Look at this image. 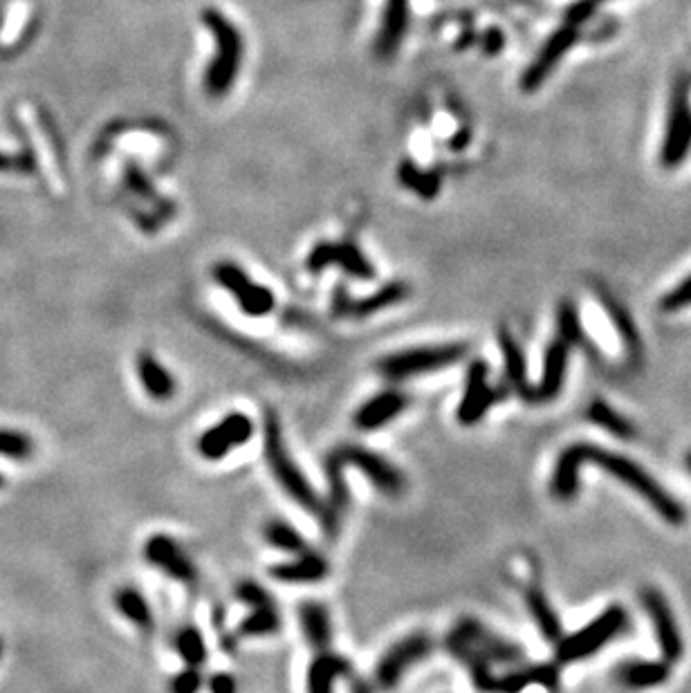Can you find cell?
<instances>
[{
    "mask_svg": "<svg viewBox=\"0 0 691 693\" xmlns=\"http://www.w3.org/2000/svg\"><path fill=\"white\" fill-rule=\"evenodd\" d=\"M173 646H175V651H178L180 658L193 669H198L207 662V646H205V640H202L198 628H193V626L180 628V631L175 633V637H173Z\"/></svg>",
    "mask_w": 691,
    "mask_h": 693,
    "instance_id": "836d02e7",
    "label": "cell"
},
{
    "mask_svg": "<svg viewBox=\"0 0 691 693\" xmlns=\"http://www.w3.org/2000/svg\"><path fill=\"white\" fill-rule=\"evenodd\" d=\"M640 602H642L644 613L649 615L653 624V633H656L662 660L669 664H676L680 658H683L685 642H683V635H680L678 622L667 602V597L656 588H644L640 593Z\"/></svg>",
    "mask_w": 691,
    "mask_h": 693,
    "instance_id": "7c38bea8",
    "label": "cell"
},
{
    "mask_svg": "<svg viewBox=\"0 0 691 693\" xmlns=\"http://www.w3.org/2000/svg\"><path fill=\"white\" fill-rule=\"evenodd\" d=\"M602 306H604L608 317H611L613 326L617 328V335H620L626 350H629L631 355L638 357L640 348H642L640 346V332H638V328H635V323L629 319V314H626V310L620 306V303L611 297H602Z\"/></svg>",
    "mask_w": 691,
    "mask_h": 693,
    "instance_id": "d6a6232c",
    "label": "cell"
},
{
    "mask_svg": "<svg viewBox=\"0 0 691 693\" xmlns=\"http://www.w3.org/2000/svg\"><path fill=\"white\" fill-rule=\"evenodd\" d=\"M447 651L469 671L474 687L481 693H494V667H519L525 653L517 644L505 640L474 617H463L447 635Z\"/></svg>",
    "mask_w": 691,
    "mask_h": 693,
    "instance_id": "6da1fadb",
    "label": "cell"
},
{
    "mask_svg": "<svg viewBox=\"0 0 691 693\" xmlns=\"http://www.w3.org/2000/svg\"><path fill=\"white\" fill-rule=\"evenodd\" d=\"M568 355L570 346L559 337L546 346L541 366V380L534 386V402H552L555 397H559L568 375Z\"/></svg>",
    "mask_w": 691,
    "mask_h": 693,
    "instance_id": "ac0fdd59",
    "label": "cell"
},
{
    "mask_svg": "<svg viewBox=\"0 0 691 693\" xmlns=\"http://www.w3.org/2000/svg\"><path fill=\"white\" fill-rule=\"evenodd\" d=\"M525 604H528V611L534 619V624H537L539 633L546 637L548 642H559L561 637V619L555 613V608H552L550 599L543 595V590L537 586H530L525 590Z\"/></svg>",
    "mask_w": 691,
    "mask_h": 693,
    "instance_id": "f1b7e54d",
    "label": "cell"
},
{
    "mask_svg": "<svg viewBox=\"0 0 691 693\" xmlns=\"http://www.w3.org/2000/svg\"><path fill=\"white\" fill-rule=\"evenodd\" d=\"M263 454L267 467H270L272 476L283 492L299 507H303V510L321 514V505L324 503H321L315 487L308 483V478L303 476V471L290 456L288 447H285L281 420L272 409H267L263 415Z\"/></svg>",
    "mask_w": 691,
    "mask_h": 693,
    "instance_id": "277c9868",
    "label": "cell"
},
{
    "mask_svg": "<svg viewBox=\"0 0 691 693\" xmlns=\"http://www.w3.org/2000/svg\"><path fill=\"white\" fill-rule=\"evenodd\" d=\"M407 406L409 397L400 391L377 393L355 411L353 424L359 431H377L407 411Z\"/></svg>",
    "mask_w": 691,
    "mask_h": 693,
    "instance_id": "d6986e66",
    "label": "cell"
},
{
    "mask_svg": "<svg viewBox=\"0 0 691 693\" xmlns=\"http://www.w3.org/2000/svg\"><path fill=\"white\" fill-rule=\"evenodd\" d=\"M202 23L214 39V57H211L202 86L209 97H227L241 77L245 59V41L238 27L216 7H207L202 12Z\"/></svg>",
    "mask_w": 691,
    "mask_h": 693,
    "instance_id": "3957f363",
    "label": "cell"
},
{
    "mask_svg": "<svg viewBox=\"0 0 691 693\" xmlns=\"http://www.w3.org/2000/svg\"><path fill=\"white\" fill-rule=\"evenodd\" d=\"M263 537L267 543L272 545V548L281 550V552L301 554V552L308 550V545H306V541H303L299 530L294 528V525L281 521V519H274V521L267 523L265 530H263Z\"/></svg>",
    "mask_w": 691,
    "mask_h": 693,
    "instance_id": "1f68e13d",
    "label": "cell"
},
{
    "mask_svg": "<svg viewBox=\"0 0 691 693\" xmlns=\"http://www.w3.org/2000/svg\"><path fill=\"white\" fill-rule=\"evenodd\" d=\"M400 180L407 184L409 189H413L425 198H436L438 187H440V180H438L436 173L431 175V173L420 171L418 166H413L409 162L400 166Z\"/></svg>",
    "mask_w": 691,
    "mask_h": 693,
    "instance_id": "8d00e7d4",
    "label": "cell"
},
{
    "mask_svg": "<svg viewBox=\"0 0 691 693\" xmlns=\"http://www.w3.org/2000/svg\"><path fill=\"white\" fill-rule=\"evenodd\" d=\"M209 691L211 693H238V682L229 673H216L209 680Z\"/></svg>",
    "mask_w": 691,
    "mask_h": 693,
    "instance_id": "ee69618b",
    "label": "cell"
},
{
    "mask_svg": "<svg viewBox=\"0 0 691 693\" xmlns=\"http://www.w3.org/2000/svg\"><path fill=\"white\" fill-rule=\"evenodd\" d=\"M503 48H505V34L501 30H496V27H492V30L487 32L485 39H483L485 54L494 57V54H499Z\"/></svg>",
    "mask_w": 691,
    "mask_h": 693,
    "instance_id": "f6af8a7d",
    "label": "cell"
},
{
    "mask_svg": "<svg viewBox=\"0 0 691 693\" xmlns=\"http://www.w3.org/2000/svg\"><path fill=\"white\" fill-rule=\"evenodd\" d=\"M353 671L348 658L330 651H319L308 667V693H333L335 680Z\"/></svg>",
    "mask_w": 691,
    "mask_h": 693,
    "instance_id": "484cf974",
    "label": "cell"
},
{
    "mask_svg": "<svg viewBox=\"0 0 691 693\" xmlns=\"http://www.w3.org/2000/svg\"><path fill=\"white\" fill-rule=\"evenodd\" d=\"M202 687V676L189 667L187 671H180L171 682V693H198Z\"/></svg>",
    "mask_w": 691,
    "mask_h": 693,
    "instance_id": "7bdbcfd3",
    "label": "cell"
},
{
    "mask_svg": "<svg viewBox=\"0 0 691 693\" xmlns=\"http://www.w3.org/2000/svg\"><path fill=\"white\" fill-rule=\"evenodd\" d=\"M557 330L559 339L566 341L568 346H584L586 344V332L579 319V312L570 301H564L557 308Z\"/></svg>",
    "mask_w": 691,
    "mask_h": 693,
    "instance_id": "d590c367",
    "label": "cell"
},
{
    "mask_svg": "<svg viewBox=\"0 0 691 693\" xmlns=\"http://www.w3.org/2000/svg\"><path fill=\"white\" fill-rule=\"evenodd\" d=\"M496 388L490 384V366L483 359H474L467 368L465 375V391L458 402L456 418L465 427H474L476 422H481L487 411L492 409L496 402Z\"/></svg>",
    "mask_w": 691,
    "mask_h": 693,
    "instance_id": "4fadbf2b",
    "label": "cell"
},
{
    "mask_svg": "<svg viewBox=\"0 0 691 693\" xmlns=\"http://www.w3.org/2000/svg\"><path fill=\"white\" fill-rule=\"evenodd\" d=\"M254 436V422L245 413H229L214 427L198 438V451L202 458L220 460L229 451L247 445Z\"/></svg>",
    "mask_w": 691,
    "mask_h": 693,
    "instance_id": "5bb4252c",
    "label": "cell"
},
{
    "mask_svg": "<svg viewBox=\"0 0 691 693\" xmlns=\"http://www.w3.org/2000/svg\"><path fill=\"white\" fill-rule=\"evenodd\" d=\"M0 653H3V642H0Z\"/></svg>",
    "mask_w": 691,
    "mask_h": 693,
    "instance_id": "681fc988",
    "label": "cell"
},
{
    "mask_svg": "<svg viewBox=\"0 0 691 693\" xmlns=\"http://www.w3.org/2000/svg\"><path fill=\"white\" fill-rule=\"evenodd\" d=\"M144 559L162 570L167 577L182 581V584H193L198 579V570L193 566V561L167 534H153L144 543Z\"/></svg>",
    "mask_w": 691,
    "mask_h": 693,
    "instance_id": "2e32d148",
    "label": "cell"
},
{
    "mask_svg": "<svg viewBox=\"0 0 691 693\" xmlns=\"http://www.w3.org/2000/svg\"><path fill=\"white\" fill-rule=\"evenodd\" d=\"M586 418H588V422L597 424V427L604 429L606 433H611V436H615V438H620V440L635 438L633 422L626 420L620 411H615L613 406L604 400H593L591 404H588Z\"/></svg>",
    "mask_w": 691,
    "mask_h": 693,
    "instance_id": "4dcf8cb0",
    "label": "cell"
},
{
    "mask_svg": "<svg viewBox=\"0 0 691 693\" xmlns=\"http://www.w3.org/2000/svg\"><path fill=\"white\" fill-rule=\"evenodd\" d=\"M330 265L342 267L346 274L357 276V279H373L375 276L371 261L350 243H319L306 258V270L312 274H319Z\"/></svg>",
    "mask_w": 691,
    "mask_h": 693,
    "instance_id": "9a60e30c",
    "label": "cell"
},
{
    "mask_svg": "<svg viewBox=\"0 0 691 693\" xmlns=\"http://www.w3.org/2000/svg\"><path fill=\"white\" fill-rule=\"evenodd\" d=\"M279 628H281V615L272 604V606L252 608V613L243 619L241 626H238V635L243 637L272 635V633H279Z\"/></svg>",
    "mask_w": 691,
    "mask_h": 693,
    "instance_id": "e575fe53",
    "label": "cell"
},
{
    "mask_svg": "<svg viewBox=\"0 0 691 693\" xmlns=\"http://www.w3.org/2000/svg\"><path fill=\"white\" fill-rule=\"evenodd\" d=\"M579 41V27L573 25H561L552 32L546 43L541 45L539 52L534 54V59L528 63V68L523 70L519 79V86L523 92H537L548 77L555 72L561 61L566 59V54L573 50V45Z\"/></svg>",
    "mask_w": 691,
    "mask_h": 693,
    "instance_id": "30bf717a",
    "label": "cell"
},
{
    "mask_svg": "<svg viewBox=\"0 0 691 693\" xmlns=\"http://www.w3.org/2000/svg\"><path fill=\"white\" fill-rule=\"evenodd\" d=\"M299 624L303 637H306V644H310L312 649L317 653L330 649L333 624H330V613L324 604L303 602L299 606Z\"/></svg>",
    "mask_w": 691,
    "mask_h": 693,
    "instance_id": "4316f807",
    "label": "cell"
},
{
    "mask_svg": "<svg viewBox=\"0 0 691 693\" xmlns=\"http://www.w3.org/2000/svg\"><path fill=\"white\" fill-rule=\"evenodd\" d=\"M137 377L146 391V395L158 402H167L175 395V380L173 375L164 368L151 353H140L137 357Z\"/></svg>",
    "mask_w": 691,
    "mask_h": 693,
    "instance_id": "83f0119b",
    "label": "cell"
},
{
    "mask_svg": "<svg viewBox=\"0 0 691 693\" xmlns=\"http://www.w3.org/2000/svg\"><path fill=\"white\" fill-rule=\"evenodd\" d=\"M270 577L281 584H315L328 577V561L315 550L297 554V559L276 563L270 568Z\"/></svg>",
    "mask_w": 691,
    "mask_h": 693,
    "instance_id": "603a6c76",
    "label": "cell"
},
{
    "mask_svg": "<svg viewBox=\"0 0 691 693\" xmlns=\"http://www.w3.org/2000/svg\"><path fill=\"white\" fill-rule=\"evenodd\" d=\"M687 469L691 471V451H689V454H687Z\"/></svg>",
    "mask_w": 691,
    "mask_h": 693,
    "instance_id": "7dc6e473",
    "label": "cell"
},
{
    "mask_svg": "<svg viewBox=\"0 0 691 693\" xmlns=\"http://www.w3.org/2000/svg\"><path fill=\"white\" fill-rule=\"evenodd\" d=\"M328 458H333L342 467H357L359 471H364L366 478L371 480L382 494L391 498L402 496L404 489H407V476L402 474V469L391 465L389 460L375 454V451L355 445V442H344V445L330 449Z\"/></svg>",
    "mask_w": 691,
    "mask_h": 693,
    "instance_id": "ba28073f",
    "label": "cell"
},
{
    "mask_svg": "<svg viewBox=\"0 0 691 693\" xmlns=\"http://www.w3.org/2000/svg\"><path fill=\"white\" fill-rule=\"evenodd\" d=\"M214 281L220 288L232 294L236 306L241 308L247 317H267L276 308V297L270 288L256 283L250 274H247L241 265H236L232 261L216 263L214 270Z\"/></svg>",
    "mask_w": 691,
    "mask_h": 693,
    "instance_id": "9c48e42d",
    "label": "cell"
},
{
    "mask_svg": "<svg viewBox=\"0 0 691 693\" xmlns=\"http://www.w3.org/2000/svg\"><path fill=\"white\" fill-rule=\"evenodd\" d=\"M407 27H409V0H386L382 25L375 41L377 57L382 59L393 57L400 48L404 34H407Z\"/></svg>",
    "mask_w": 691,
    "mask_h": 693,
    "instance_id": "44dd1931",
    "label": "cell"
},
{
    "mask_svg": "<svg viewBox=\"0 0 691 693\" xmlns=\"http://www.w3.org/2000/svg\"><path fill=\"white\" fill-rule=\"evenodd\" d=\"M660 308L665 312H678L691 308V274L680 281L674 290H669L660 301Z\"/></svg>",
    "mask_w": 691,
    "mask_h": 693,
    "instance_id": "ab89813d",
    "label": "cell"
},
{
    "mask_svg": "<svg viewBox=\"0 0 691 693\" xmlns=\"http://www.w3.org/2000/svg\"><path fill=\"white\" fill-rule=\"evenodd\" d=\"M593 3H595V5H597V7H602V5H604V3H608V0H593Z\"/></svg>",
    "mask_w": 691,
    "mask_h": 693,
    "instance_id": "bcb514c9",
    "label": "cell"
},
{
    "mask_svg": "<svg viewBox=\"0 0 691 693\" xmlns=\"http://www.w3.org/2000/svg\"><path fill=\"white\" fill-rule=\"evenodd\" d=\"M582 469H584V462H582V456H579V449L575 442V445H570L561 451L555 462V469H552L550 492L557 501H573V498L579 494V474H582Z\"/></svg>",
    "mask_w": 691,
    "mask_h": 693,
    "instance_id": "d4e9b609",
    "label": "cell"
},
{
    "mask_svg": "<svg viewBox=\"0 0 691 693\" xmlns=\"http://www.w3.org/2000/svg\"><path fill=\"white\" fill-rule=\"evenodd\" d=\"M409 297V288L400 281H393L389 285H384L382 290H377L371 297L364 299H348L346 290L339 288L335 292L333 301V314L335 317H371L375 312H382L391 306H398L404 299Z\"/></svg>",
    "mask_w": 691,
    "mask_h": 693,
    "instance_id": "e0dca14e",
    "label": "cell"
},
{
    "mask_svg": "<svg viewBox=\"0 0 691 693\" xmlns=\"http://www.w3.org/2000/svg\"><path fill=\"white\" fill-rule=\"evenodd\" d=\"M5 485V478L3 476H0V487H3Z\"/></svg>",
    "mask_w": 691,
    "mask_h": 693,
    "instance_id": "c3c4849f",
    "label": "cell"
},
{
    "mask_svg": "<svg viewBox=\"0 0 691 693\" xmlns=\"http://www.w3.org/2000/svg\"><path fill=\"white\" fill-rule=\"evenodd\" d=\"M528 687L557 689L559 687V669L555 664H532V667L514 669L505 676L496 678L494 693H521Z\"/></svg>",
    "mask_w": 691,
    "mask_h": 693,
    "instance_id": "cb8c5ba5",
    "label": "cell"
},
{
    "mask_svg": "<svg viewBox=\"0 0 691 693\" xmlns=\"http://www.w3.org/2000/svg\"><path fill=\"white\" fill-rule=\"evenodd\" d=\"M234 597L238 599V602H243L250 608H261V606L274 604L272 595L267 593L261 584H256V581H241V584H238L234 590Z\"/></svg>",
    "mask_w": 691,
    "mask_h": 693,
    "instance_id": "f35d334b",
    "label": "cell"
},
{
    "mask_svg": "<svg viewBox=\"0 0 691 693\" xmlns=\"http://www.w3.org/2000/svg\"><path fill=\"white\" fill-rule=\"evenodd\" d=\"M579 456H582L584 467L595 465L608 476L620 480L624 487L633 489L642 501H647L662 521L669 525H683L687 521L685 507L680 505L674 496H671L665 487H662L656 478H653L647 469L640 467L638 462L626 458L615 451H608L602 447L588 445V442H577Z\"/></svg>",
    "mask_w": 691,
    "mask_h": 693,
    "instance_id": "7a4b0ae2",
    "label": "cell"
},
{
    "mask_svg": "<svg viewBox=\"0 0 691 693\" xmlns=\"http://www.w3.org/2000/svg\"><path fill=\"white\" fill-rule=\"evenodd\" d=\"M671 676V664L665 660H626L615 669V680L622 687L640 691L665 685Z\"/></svg>",
    "mask_w": 691,
    "mask_h": 693,
    "instance_id": "7402d4cb",
    "label": "cell"
},
{
    "mask_svg": "<svg viewBox=\"0 0 691 693\" xmlns=\"http://www.w3.org/2000/svg\"><path fill=\"white\" fill-rule=\"evenodd\" d=\"M499 350L503 357L505 377H508L512 391L517 393L521 400L534 402V386L530 384V377H528V362H525V355L517 337H514L505 326L499 328Z\"/></svg>",
    "mask_w": 691,
    "mask_h": 693,
    "instance_id": "ffe728a7",
    "label": "cell"
},
{
    "mask_svg": "<svg viewBox=\"0 0 691 693\" xmlns=\"http://www.w3.org/2000/svg\"><path fill=\"white\" fill-rule=\"evenodd\" d=\"M465 355H467V346L460 344V341L407 348V350H400V353H391L382 357L380 362H377V373H380L384 380L407 382V380H413V377H422V375L442 371V368L447 366H454Z\"/></svg>",
    "mask_w": 691,
    "mask_h": 693,
    "instance_id": "5b68a950",
    "label": "cell"
},
{
    "mask_svg": "<svg viewBox=\"0 0 691 693\" xmlns=\"http://www.w3.org/2000/svg\"><path fill=\"white\" fill-rule=\"evenodd\" d=\"M691 153V90L687 79L678 81L669 97L665 137L660 144V164L678 169Z\"/></svg>",
    "mask_w": 691,
    "mask_h": 693,
    "instance_id": "52a82bcc",
    "label": "cell"
},
{
    "mask_svg": "<svg viewBox=\"0 0 691 693\" xmlns=\"http://www.w3.org/2000/svg\"><path fill=\"white\" fill-rule=\"evenodd\" d=\"M34 451V442L18 431H0V456L25 460L30 458Z\"/></svg>",
    "mask_w": 691,
    "mask_h": 693,
    "instance_id": "74e56055",
    "label": "cell"
},
{
    "mask_svg": "<svg viewBox=\"0 0 691 693\" xmlns=\"http://www.w3.org/2000/svg\"><path fill=\"white\" fill-rule=\"evenodd\" d=\"M629 626V613L620 604L608 606L604 613L597 615L591 624L579 628L577 633L561 637L557 642V662L573 664L591 658L593 653L602 651L604 646L615 640L617 635L626 631Z\"/></svg>",
    "mask_w": 691,
    "mask_h": 693,
    "instance_id": "8992f818",
    "label": "cell"
},
{
    "mask_svg": "<svg viewBox=\"0 0 691 693\" xmlns=\"http://www.w3.org/2000/svg\"><path fill=\"white\" fill-rule=\"evenodd\" d=\"M115 608L124 619H128L133 626L140 628L144 633H151L155 628V619L151 613V606L146 602L144 595L135 588H122L115 593Z\"/></svg>",
    "mask_w": 691,
    "mask_h": 693,
    "instance_id": "f546056e",
    "label": "cell"
},
{
    "mask_svg": "<svg viewBox=\"0 0 691 693\" xmlns=\"http://www.w3.org/2000/svg\"><path fill=\"white\" fill-rule=\"evenodd\" d=\"M597 9L600 7H597L593 0H575V3L566 9V25L582 27L584 23L591 21Z\"/></svg>",
    "mask_w": 691,
    "mask_h": 693,
    "instance_id": "b9f144b4",
    "label": "cell"
},
{
    "mask_svg": "<svg viewBox=\"0 0 691 693\" xmlns=\"http://www.w3.org/2000/svg\"><path fill=\"white\" fill-rule=\"evenodd\" d=\"M0 171L14 173H34L36 160L30 146H25L21 153H0Z\"/></svg>",
    "mask_w": 691,
    "mask_h": 693,
    "instance_id": "60d3db41",
    "label": "cell"
},
{
    "mask_svg": "<svg viewBox=\"0 0 691 693\" xmlns=\"http://www.w3.org/2000/svg\"><path fill=\"white\" fill-rule=\"evenodd\" d=\"M433 649V642L427 633H411L395 642L386 651L375 667V682L382 689H393L400 685V680L407 669L427 658Z\"/></svg>",
    "mask_w": 691,
    "mask_h": 693,
    "instance_id": "8fae6325",
    "label": "cell"
}]
</instances>
